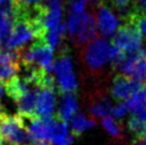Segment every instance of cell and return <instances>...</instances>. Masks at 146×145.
Here are the masks:
<instances>
[{"label": "cell", "mask_w": 146, "mask_h": 145, "mask_svg": "<svg viewBox=\"0 0 146 145\" xmlns=\"http://www.w3.org/2000/svg\"><path fill=\"white\" fill-rule=\"evenodd\" d=\"M21 62L24 66L38 65L47 72L53 69V49L49 46L47 39H35L28 49L21 48Z\"/></svg>", "instance_id": "cell-1"}, {"label": "cell", "mask_w": 146, "mask_h": 145, "mask_svg": "<svg viewBox=\"0 0 146 145\" xmlns=\"http://www.w3.org/2000/svg\"><path fill=\"white\" fill-rule=\"evenodd\" d=\"M0 134L10 145L34 144L31 136L21 123L19 115L0 116Z\"/></svg>", "instance_id": "cell-2"}, {"label": "cell", "mask_w": 146, "mask_h": 145, "mask_svg": "<svg viewBox=\"0 0 146 145\" xmlns=\"http://www.w3.org/2000/svg\"><path fill=\"white\" fill-rule=\"evenodd\" d=\"M110 42L106 37H97L85 46L84 63L93 75L99 74L109 60Z\"/></svg>", "instance_id": "cell-3"}, {"label": "cell", "mask_w": 146, "mask_h": 145, "mask_svg": "<svg viewBox=\"0 0 146 145\" xmlns=\"http://www.w3.org/2000/svg\"><path fill=\"white\" fill-rule=\"evenodd\" d=\"M124 51L130 53L142 47V35L133 18L124 21L113 36V43Z\"/></svg>", "instance_id": "cell-4"}, {"label": "cell", "mask_w": 146, "mask_h": 145, "mask_svg": "<svg viewBox=\"0 0 146 145\" xmlns=\"http://www.w3.org/2000/svg\"><path fill=\"white\" fill-rule=\"evenodd\" d=\"M97 39V21L92 13H86L81 18L79 31L77 35V44L79 46H86Z\"/></svg>", "instance_id": "cell-5"}, {"label": "cell", "mask_w": 146, "mask_h": 145, "mask_svg": "<svg viewBox=\"0 0 146 145\" xmlns=\"http://www.w3.org/2000/svg\"><path fill=\"white\" fill-rule=\"evenodd\" d=\"M98 27L104 36H112L117 31V17L107 4H102L98 8Z\"/></svg>", "instance_id": "cell-6"}, {"label": "cell", "mask_w": 146, "mask_h": 145, "mask_svg": "<svg viewBox=\"0 0 146 145\" xmlns=\"http://www.w3.org/2000/svg\"><path fill=\"white\" fill-rule=\"evenodd\" d=\"M56 91L43 89L40 90L36 102V111L35 114L41 118L52 117L56 108Z\"/></svg>", "instance_id": "cell-7"}, {"label": "cell", "mask_w": 146, "mask_h": 145, "mask_svg": "<svg viewBox=\"0 0 146 145\" xmlns=\"http://www.w3.org/2000/svg\"><path fill=\"white\" fill-rule=\"evenodd\" d=\"M110 93L112 98L117 101L129 99L132 94L131 78L125 74H117L112 80Z\"/></svg>", "instance_id": "cell-8"}, {"label": "cell", "mask_w": 146, "mask_h": 145, "mask_svg": "<svg viewBox=\"0 0 146 145\" xmlns=\"http://www.w3.org/2000/svg\"><path fill=\"white\" fill-rule=\"evenodd\" d=\"M15 16L11 5L0 8V46L5 47L11 37Z\"/></svg>", "instance_id": "cell-9"}, {"label": "cell", "mask_w": 146, "mask_h": 145, "mask_svg": "<svg viewBox=\"0 0 146 145\" xmlns=\"http://www.w3.org/2000/svg\"><path fill=\"white\" fill-rule=\"evenodd\" d=\"M77 98H76V92L75 93H64L61 94V102L59 107V111L57 114V118L63 122L70 121L73 115L78 110Z\"/></svg>", "instance_id": "cell-10"}, {"label": "cell", "mask_w": 146, "mask_h": 145, "mask_svg": "<svg viewBox=\"0 0 146 145\" xmlns=\"http://www.w3.org/2000/svg\"><path fill=\"white\" fill-rule=\"evenodd\" d=\"M38 88H31L28 92L17 101L18 114H35L37 96L40 93Z\"/></svg>", "instance_id": "cell-11"}, {"label": "cell", "mask_w": 146, "mask_h": 145, "mask_svg": "<svg viewBox=\"0 0 146 145\" xmlns=\"http://www.w3.org/2000/svg\"><path fill=\"white\" fill-rule=\"evenodd\" d=\"M4 89L7 95L15 102H17L31 88L25 82L23 78L17 75L4 85Z\"/></svg>", "instance_id": "cell-12"}, {"label": "cell", "mask_w": 146, "mask_h": 145, "mask_svg": "<svg viewBox=\"0 0 146 145\" xmlns=\"http://www.w3.org/2000/svg\"><path fill=\"white\" fill-rule=\"evenodd\" d=\"M96 125L94 120H88L81 111H77L70 118V126L74 137H80L81 133Z\"/></svg>", "instance_id": "cell-13"}, {"label": "cell", "mask_w": 146, "mask_h": 145, "mask_svg": "<svg viewBox=\"0 0 146 145\" xmlns=\"http://www.w3.org/2000/svg\"><path fill=\"white\" fill-rule=\"evenodd\" d=\"M47 16H46V26L48 30L56 29L60 25L62 15L61 1L60 0H49L47 2Z\"/></svg>", "instance_id": "cell-14"}, {"label": "cell", "mask_w": 146, "mask_h": 145, "mask_svg": "<svg viewBox=\"0 0 146 145\" xmlns=\"http://www.w3.org/2000/svg\"><path fill=\"white\" fill-rule=\"evenodd\" d=\"M111 109H112V106L107 97L98 96L94 99L93 104L90 108V112L93 116L104 118L106 116H109V114L111 113Z\"/></svg>", "instance_id": "cell-15"}, {"label": "cell", "mask_w": 146, "mask_h": 145, "mask_svg": "<svg viewBox=\"0 0 146 145\" xmlns=\"http://www.w3.org/2000/svg\"><path fill=\"white\" fill-rule=\"evenodd\" d=\"M21 71L19 62H8L0 66V82L4 85L8 83L12 78L17 76L18 72Z\"/></svg>", "instance_id": "cell-16"}, {"label": "cell", "mask_w": 146, "mask_h": 145, "mask_svg": "<svg viewBox=\"0 0 146 145\" xmlns=\"http://www.w3.org/2000/svg\"><path fill=\"white\" fill-rule=\"evenodd\" d=\"M126 53L125 51L117 47L116 45L111 44L109 51V62L113 69H121L123 63L125 61Z\"/></svg>", "instance_id": "cell-17"}, {"label": "cell", "mask_w": 146, "mask_h": 145, "mask_svg": "<svg viewBox=\"0 0 146 145\" xmlns=\"http://www.w3.org/2000/svg\"><path fill=\"white\" fill-rule=\"evenodd\" d=\"M102 124V126H104V128L107 130V132L109 133L114 140L119 141L123 138L122 128H121L119 124L114 120L113 117H111V116L104 117Z\"/></svg>", "instance_id": "cell-18"}, {"label": "cell", "mask_w": 146, "mask_h": 145, "mask_svg": "<svg viewBox=\"0 0 146 145\" xmlns=\"http://www.w3.org/2000/svg\"><path fill=\"white\" fill-rule=\"evenodd\" d=\"M82 14L79 13L69 11L68 19H67V29H68V34L72 40H76L78 35V31H79V27H80V23H81Z\"/></svg>", "instance_id": "cell-19"}, {"label": "cell", "mask_w": 146, "mask_h": 145, "mask_svg": "<svg viewBox=\"0 0 146 145\" xmlns=\"http://www.w3.org/2000/svg\"><path fill=\"white\" fill-rule=\"evenodd\" d=\"M128 128L134 134L135 139H140L143 134H145V122L138 115L132 114L128 120Z\"/></svg>", "instance_id": "cell-20"}, {"label": "cell", "mask_w": 146, "mask_h": 145, "mask_svg": "<svg viewBox=\"0 0 146 145\" xmlns=\"http://www.w3.org/2000/svg\"><path fill=\"white\" fill-rule=\"evenodd\" d=\"M146 76V58H142L141 60H139L133 69L130 72L129 77L135 80L142 81V79Z\"/></svg>", "instance_id": "cell-21"}, {"label": "cell", "mask_w": 146, "mask_h": 145, "mask_svg": "<svg viewBox=\"0 0 146 145\" xmlns=\"http://www.w3.org/2000/svg\"><path fill=\"white\" fill-rule=\"evenodd\" d=\"M128 111V109L126 107V104H123V102H118L117 105H115L114 107H112L111 109V116L113 117L114 120H123L125 117L126 113Z\"/></svg>", "instance_id": "cell-22"}, {"label": "cell", "mask_w": 146, "mask_h": 145, "mask_svg": "<svg viewBox=\"0 0 146 145\" xmlns=\"http://www.w3.org/2000/svg\"><path fill=\"white\" fill-rule=\"evenodd\" d=\"M86 3H88V0H69V11L79 13V14H83Z\"/></svg>", "instance_id": "cell-23"}, {"label": "cell", "mask_w": 146, "mask_h": 145, "mask_svg": "<svg viewBox=\"0 0 146 145\" xmlns=\"http://www.w3.org/2000/svg\"><path fill=\"white\" fill-rule=\"evenodd\" d=\"M59 40H60V35H59L57 28L49 30L48 33H47V42H48L49 46L51 48H57V46L59 45Z\"/></svg>", "instance_id": "cell-24"}, {"label": "cell", "mask_w": 146, "mask_h": 145, "mask_svg": "<svg viewBox=\"0 0 146 145\" xmlns=\"http://www.w3.org/2000/svg\"><path fill=\"white\" fill-rule=\"evenodd\" d=\"M132 18L134 19L135 24L138 26L139 30H140V32H141V35L146 39V17L141 16V15L138 14V12H137Z\"/></svg>", "instance_id": "cell-25"}, {"label": "cell", "mask_w": 146, "mask_h": 145, "mask_svg": "<svg viewBox=\"0 0 146 145\" xmlns=\"http://www.w3.org/2000/svg\"><path fill=\"white\" fill-rule=\"evenodd\" d=\"M66 29H67V27H66V25H65L64 23H61V24L57 27V30H58V32H59L60 37H64L65 36V34H66Z\"/></svg>", "instance_id": "cell-26"}, {"label": "cell", "mask_w": 146, "mask_h": 145, "mask_svg": "<svg viewBox=\"0 0 146 145\" xmlns=\"http://www.w3.org/2000/svg\"><path fill=\"white\" fill-rule=\"evenodd\" d=\"M104 2H105V0H91V3L93 4L94 7H98V8L102 4H105Z\"/></svg>", "instance_id": "cell-27"}, {"label": "cell", "mask_w": 146, "mask_h": 145, "mask_svg": "<svg viewBox=\"0 0 146 145\" xmlns=\"http://www.w3.org/2000/svg\"><path fill=\"white\" fill-rule=\"evenodd\" d=\"M12 0H0V8L1 7H10Z\"/></svg>", "instance_id": "cell-28"}, {"label": "cell", "mask_w": 146, "mask_h": 145, "mask_svg": "<svg viewBox=\"0 0 146 145\" xmlns=\"http://www.w3.org/2000/svg\"><path fill=\"white\" fill-rule=\"evenodd\" d=\"M131 145H145V144L140 139H134L133 141L131 142Z\"/></svg>", "instance_id": "cell-29"}, {"label": "cell", "mask_w": 146, "mask_h": 145, "mask_svg": "<svg viewBox=\"0 0 146 145\" xmlns=\"http://www.w3.org/2000/svg\"><path fill=\"white\" fill-rule=\"evenodd\" d=\"M4 114H7V113H5V108H4V106L2 105V102L0 101V116H2Z\"/></svg>", "instance_id": "cell-30"}, {"label": "cell", "mask_w": 146, "mask_h": 145, "mask_svg": "<svg viewBox=\"0 0 146 145\" xmlns=\"http://www.w3.org/2000/svg\"><path fill=\"white\" fill-rule=\"evenodd\" d=\"M139 7H146V0H135Z\"/></svg>", "instance_id": "cell-31"}, {"label": "cell", "mask_w": 146, "mask_h": 145, "mask_svg": "<svg viewBox=\"0 0 146 145\" xmlns=\"http://www.w3.org/2000/svg\"><path fill=\"white\" fill-rule=\"evenodd\" d=\"M33 145H51L49 143V141H41V142H36Z\"/></svg>", "instance_id": "cell-32"}, {"label": "cell", "mask_w": 146, "mask_h": 145, "mask_svg": "<svg viewBox=\"0 0 146 145\" xmlns=\"http://www.w3.org/2000/svg\"><path fill=\"white\" fill-rule=\"evenodd\" d=\"M3 91H4V84L2 82H0V98L3 95Z\"/></svg>", "instance_id": "cell-33"}, {"label": "cell", "mask_w": 146, "mask_h": 145, "mask_svg": "<svg viewBox=\"0 0 146 145\" xmlns=\"http://www.w3.org/2000/svg\"><path fill=\"white\" fill-rule=\"evenodd\" d=\"M140 140H141V141H142L143 143H144V144L146 145V133H145V134H143L142 137L140 138Z\"/></svg>", "instance_id": "cell-34"}, {"label": "cell", "mask_w": 146, "mask_h": 145, "mask_svg": "<svg viewBox=\"0 0 146 145\" xmlns=\"http://www.w3.org/2000/svg\"><path fill=\"white\" fill-rule=\"evenodd\" d=\"M145 133H146V122H145Z\"/></svg>", "instance_id": "cell-35"}, {"label": "cell", "mask_w": 146, "mask_h": 145, "mask_svg": "<svg viewBox=\"0 0 146 145\" xmlns=\"http://www.w3.org/2000/svg\"><path fill=\"white\" fill-rule=\"evenodd\" d=\"M145 85H146V76H145Z\"/></svg>", "instance_id": "cell-36"}, {"label": "cell", "mask_w": 146, "mask_h": 145, "mask_svg": "<svg viewBox=\"0 0 146 145\" xmlns=\"http://www.w3.org/2000/svg\"><path fill=\"white\" fill-rule=\"evenodd\" d=\"M5 145H10V144H9V143H8V142H7V144H5Z\"/></svg>", "instance_id": "cell-37"}, {"label": "cell", "mask_w": 146, "mask_h": 145, "mask_svg": "<svg viewBox=\"0 0 146 145\" xmlns=\"http://www.w3.org/2000/svg\"><path fill=\"white\" fill-rule=\"evenodd\" d=\"M0 66H1V63H0Z\"/></svg>", "instance_id": "cell-38"}, {"label": "cell", "mask_w": 146, "mask_h": 145, "mask_svg": "<svg viewBox=\"0 0 146 145\" xmlns=\"http://www.w3.org/2000/svg\"><path fill=\"white\" fill-rule=\"evenodd\" d=\"M0 47H1V46H0Z\"/></svg>", "instance_id": "cell-39"}]
</instances>
